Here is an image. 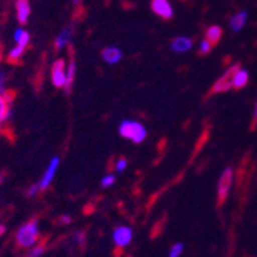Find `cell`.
I'll return each mask as SVG.
<instances>
[{"mask_svg": "<svg viewBox=\"0 0 257 257\" xmlns=\"http://www.w3.org/2000/svg\"><path fill=\"white\" fill-rule=\"evenodd\" d=\"M40 242V223L37 219L28 220L16 231V243L20 249H31Z\"/></svg>", "mask_w": 257, "mask_h": 257, "instance_id": "6da1fadb", "label": "cell"}, {"mask_svg": "<svg viewBox=\"0 0 257 257\" xmlns=\"http://www.w3.org/2000/svg\"><path fill=\"white\" fill-rule=\"evenodd\" d=\"M119 134L133 144H142L148 136V131L145 125L140 123L139 120L125 119L119 123Z\"/></svg>", "mask_w": 257, "mask_h": 257, "instance_id": "7a4b0ae2", "label": "cell"}, {"mask_svg": "<svg viewBox=\"0 0 257 257\" xmlns=\"http://www.w3.org/2000/svg\"><path fill=\"white\" fill-rule=\"evenodd\" d=\"M59 167H60V157L59 156L51 157L50 162H48V165H46V168L43 171V174H42V177H40V180L37 182L40 191L48 190L50 186L53 185V182L56 179V174L59 171Z\"/></svg>", "mask_w": 257, "mask_h": 257, "instance_id": "3957f363", "label": "cell"}, {"mask_svg": "<svg viewBox=\"0 0 257 257\" xmlns=\"http://www.w3.org/2000/svg\"><path fill=\"white\" fill-rule=\"evenodd\" d=\"M50 77H51L53 86L59 89H66V60L65 59H57L53 62Z\"/></svg>", "mask_w": 257, "mask_h": 257, "instance_id": "277c9868", "label": "cell"}, {"mask_svg": "<svg viewBox=\"0 0 257 257\" xmlns=\"http://www.w3.org/2000/svg\"><path fill=\"white\" fill-rule=\"evenodd\" d=\"M133 237H134V232L126 225H119L112 231V243L120 249H125L126 246H130L133 242Z\"/></svg>", "mask_w": 257, "mask_h": 257, "instance_id": "5b68a950", "label": "cell"}, {"mask_svg": "<svg viewBox=\"0 0 257 257\" xmlns=\"http://www.w3.org/2000/svg\"><path fill=\"white\" fill-rule=\"evenodd\" d=\"M232 185V170L231 168H225L220 179H219V185H217V200L219 205H222L229 193V188Z\"/></svg>", "mask_w": 257, "mask_h": 257, "instance_id": "8992f818", "label": "cell"}, {"mask_svg": "<svg viewBox=\"0 0 257 257\" xmlns=\"http://www.w3.org/2000/svg\"><path fill=\"white\" fill-rule=\"evenodd\" d=\"M14 13H16V19L20 25H27L30 17H31L30 0H16L14 2Z\"/></svg>", "mask_w": 257, "mask_h": 257, "instance_id": "52a82bcc", "label": "cell"}, {"mask_svg": "<svg viewBox=\"0 0 257 257\" xmlns=\"http://www.w3.org/2000/svg\"><path fill=\"white\" fill-rule=\"evenodd\" d=\"M239 69V65H234V66H231L228 71L214 83L213 86V92H225L228 89L232 88V79H234V74L236 71Z\"/></svg>", "mask_w": 257, "mask_h": 257, "instance_id": "ba28073f", "label": "cell"}, {"mask_svg": "<svg viewBox=\"0 0 257 257\" xmlns=\"http://www.w3.org/2000/svg\"><path fill=\"white\" fill-rule=\"evenodd\" d=\"M151 10L156 16L162 19H173L174 10L170 0H151Z\"/></svg>", "mask_w": 257, "mask_h": 257, "instance_id": "9c48e42d", "label": "cell"}, {"mask_svg": "<svg viewBox=\"0 0 257 257\" xmlns=\"http://www.w3.org/2000/svg\"><path fill=\"white\" fill-rule=\"evenodd\" d=\"M73 37H74V28H73L71 25H69V27H65V28L56 36V39H54V48H56L57 51L66 50L68 46H69V43H71Z\"/></svg>", "mask_w": 257, "mask_h": 257, "instance_id": "30bf717a", "label": "cell"}, {"mask_svg": "<svg viewBox=\"0 0 257 257\" xmlns=\"http://www.w3.org/2000/svg\"><path fill=\"white\" fill-rule=\"evenodd\" d=\"M122 59H123V53L117 46H106L102 51V60L106 65H117L122 62Z\"/></svg>", "mask_w": 257, "mask_h": 257, "instance_id": "8fae6325", "label": "cell"}, {"mask_svg": "<svg viewBox=\"0 0 257 257\" xmlns=\"http://www.w3.org/2000/svg\"><path fill=\"white\" fill-rule=\"evenodd\" d=\"M13 112L11 106V96L10 94H0V130L10 120Z\"/></svg>", "mask_w": 257, "mask_h": 257, "instance_id": "7c38bea8", "label": "cell"}, {"mask_svg": "<svg viewBox=\"0 0 257 257\" xmlns=\"http://www.w3.org/2000/svg\"><path fill=\"white\" fill-rule=\"evenodd\" d=\"M193 48V40L190 37H176L171 42V50L174 53H188Z\"/></svg>", "mask_w": 257, "mask_h": 257, "instance_id": "4fadbf2b", "label": "cell"}, {"mask_svg": "<svg viewBox=\"0 0 257 257\" xmlns=\"http://www.w3.org/2000/svg\"><path fill=\"white\" fill-rule=\"evenodd\" d=\"M13 40H14L16 45H20V46H25V48H28V45L31 42V34L25 28H17L13 33Z\"/></svg>", "mask_w": 257, "mask_h": 257, "instance_id": "5bb4252c", "label": "cell"}, {"mask_svg": "<svg viewBox=\"0 0 257 257\" xmlns=\"http://www.w3.org/2000/svg\"><path fill=\"white\" fill-rule=\"evenodd\" d=\"M246 19H248V13L246 11H240L237 13L236 16H232V19L229 20V27L232 31H240L243 28V25L246 23Z\"/></svg>", "mask_w": 257, "mask_h": 257, "instance_id": "9a60e30c", "label": "cell"}, {"mask_svg": "<svg viewBox=\"0 0 257 257\" xmlns=\"http://www.w3.org/2000/svg\"><path fill=\"white\" fill-rule=\"evenodd\" d=\"M25 51H27V48L25 46H20V45H13L11 48H10V51H8V62H11V63H17V62H20L22 59H23V56H25Z\"/></svg>", "mask_w": 257, "mask_h": 257, "instance_id": "2e32d148", "label": "cell"}, {"mask_svg": "<svg viewBox=\"0 0 257 257\" xmlns=\"http://www.w3.org/2000/svg\"><path fill=\"white\" fill-rule=\"evenodd\" d=\"M74 79H76V62L74 59H69L66 60V89L65 91L71 89Z\"/></svg>", "mask_w": 257, "mask_h": 257, "instance_id": "e0dca14e", "label": "cell"}, {"mask_svg": "<svg viewBox=\"0 0 257 257\" xmlns=\"http://www.w3.org/2000/svg\"><path fill=\"white\" fill-rule=\"evenodd\" d=\"M248 71L246 69H237L236 71V74H234V79H232V88H237V89H240V88H243L246 83H248Z\"/></svg>", "mask_w": 257, "mask_h": 257, "instance_id": "ac0fdd59", "label": "cell"}, {"mask_svg": "<svg viewBox=\"0 0 257 257\" xmlns=\"http://www.w3.org/2000/svg\"><path fill=\"white\" fill-rule=\"evenodd\" d=\"M222 34H223V33H222V28L214 25V27H209V28L206 30V37H205V39L209 40V42H211V43L214 45V43H217V42L220 40Z\"/></svg>", "mask_w": 257, "mask_h": 257, "instance_id": "d6986e66", "label": "cell"}, {"mask_svg": "<svg viewBox=\"0 0 257 257\" xmlns=\"http://www.w3.org/2000/svg\"><path fill=\"white\" fill-rule=\"evenodd\" d=\"M0 94H10L8 89V71L5 68H0Z\"/></svg>", "mask_w": 257, "mask_h": 257, "instance_id": "ffe728a7", "label": "cell"}, {"mask_svg": "<svg viewBox=\"0 0 257 257\" xmlns=\"http://www.w3.org/2000/svg\"><path fill=\"white\" fill-rule=\"evenodd\" d=\"M114 183H115V174L114 173H106L100 179V186H102V188H111Z\"/></svg>", "mask_w": 257, "mask_h": 257, "instance_id": "44dd1931", "label": "cell"}, {"mask_svg": "<svg viewBox=\"0 0 257 257\" xmlns=\"http://www.w3.org/2000/svg\"><path fill=\"white\" fill-rule=\"evenodd\" d=\"M45 252H46V248H45V245H40V243H37L31 249H28V255L30 257H42Z\"/></svg>", "mask_w": 257, "mask_h": 257, "instance_id": "7402d4cb", "label": "cell"}, {"mask_svg": "<svg viewBox=\"0 0 257 257\" xmlns=\"http://www.w3.org/2000/svg\"><path fill=\"white\" fill-rule=\"evenodd\" d=\"M128 168V160L125 157H120L114 162V171L115 173H123Z\"/></svg>", "mask_w": 257, "mask_h": 257, "instance_id": "603a6c76", "label": "cell"}, {"mask_svg": "<svg viewBox=\"0 0 257 257\" xmlns=\"http://www.w3.org/2000/svg\"><path fill=\"white\" fill-rule=\"evenodd\" d=\"M211 48H213V43L209 42V40H206V39H203V40L200 42V45H199V51H200V54H208L209 51H211Z\"/></svg>", "mask_w": 257, "mask_h": 257, "instance_id": "cb8c5ba5", "label": "cell"}, {"mask_svg": "<svg viewBox=\"0 0 257 257\" xmlns=\"http://www.w3.org/2000/svg\"><path fill=\"white\" fill-rule=\"evenodd\" d=\"M183 252V243L177 242L170 248V257H179Z\"/></svg>", "mask_w": 257, "mask_h": 257, "instance_id": "d4e9b609", "label": "cell"}, {"mask_svg": "<svg viewBox=\"0 0 257 257\" xmlns=\"http://www.w3.org/2000/svg\"><path fill=\"white\" fill-rule=\"evenodd\" d=\"M74 242H76L79 246H83V245H85V242H86V234H85L83 231L74 232Z\"/></svg>", "mask_w": 257, "mask_h": 257, "instance_id": "484cf974", "label": "cell"}, {"mask_svg": "<svg viewBox=\"0 0 257 257\" xmlns=\"http://www.w3.org/2000/svg\"><path fill=\"white\" fill-rule=\"evenodd\" d=\"M39 191H40V188H39V185L37 183H34V185H31L30 188L27 190V196L30 197V199H34L37 194H39Z\"/></svg>", "mask_w": 257, "mask_h": 257, "instance_id": "4316f807", "label": "cell"}, {"mask_svg": "<svg viewBox=\"0 0 257 257\" xmlns=\"http://www.w3.org/2000/svg\"><path fill=\"white\" fill-rule=\"evenodd\" d=\"M59 222H60L62 225L68 226V225H71V223H73V217L69 216V214H62L60 219H59Z\"/></svg>", "mask_w": 257, "mask_h": 257, "instance_id": "83f0119b", "label": "cell"}, {"mask_svg": "<svg viewBox=\"0 0 257 257\" xmlns=\"http://www.w3.org/2000/svg\"><path fill=\"white\" fill-rule=\"evenodd\" d=\"M257 125V102H255V106H254V112H252V128Z\"/></svg>", "mask_w": 257, "mask_h": 257, "instance_id": "f1b7e54d", "label": "cell"}, {"mask_svg": "<svg viewBox=\"0 0 257 257\" xmlns=\"http://www.w3.org/2000/svg\"><path fill=\"white\" fill-rule=\"evenodd\" d=\"M5 232H7V226L4 223H0V236H4Z\"/></svg>", "mask_w": 257, "mask_h": 257, "instance_id": "f546056e", "label": "cell"}, {"mask_svg": "<svg viewBox=\"0 0 257 257\" xmlns=\"http://www.w3.org/2000/svg\"><path fill=\"white\" fill-rule=\"evenodd\" d=\"M82 2H83V0H71V4H73L74 7H79V5H82Z\"/></svg>", "mask_w": 257, "mask_h": 257, "instance_id": "4dcf8cb0", "label": "cell"}, {"mask_svg": "<svg viewBox=\"0 0 257 257\" xmlns=\"http://www.w3.org/2000/svg\"><path fill=\"white\" fill-rule=\"evenodd\" d=\"M4 180H5V176H4L2 173H0V185H2V183H4Z\"/></svg>", "mask_w": 257, "mask_h": 257, "instance_id": "1f68e13d", "label": "cell"}]
</instances>
